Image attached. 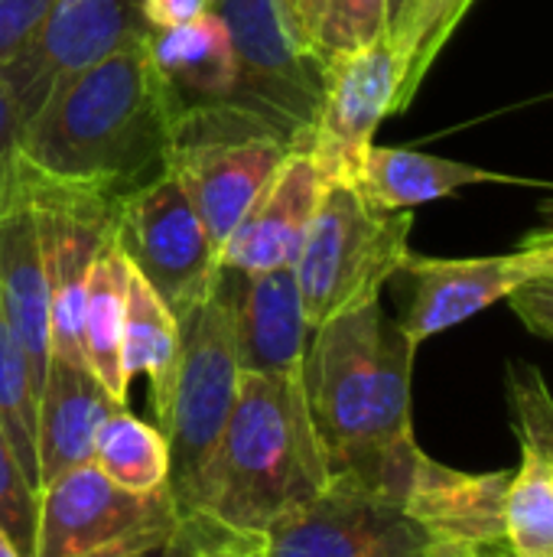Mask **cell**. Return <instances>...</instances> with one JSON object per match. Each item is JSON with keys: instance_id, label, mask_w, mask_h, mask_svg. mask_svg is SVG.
<instances>
[{"instance_id": "cell-10", "label": "cell", "mask_w": 553, "mask_h": 557, "mask_svg": "<svg viewBox=\"0 0 553 557\" xmlns=\"http://www.w3.org/2000/svg\"><path fill=\"white\" fill-rule=\"evenodd\" d=\"M150 33L143 0H55L0 78L26 124L62 82Z\"/></svg>"}, {"instance_id": "cell-27", "label": "cell", "mask_w": 553, "mask_h": 557, "mask_svg": "<svg viewBox=\"0 0 553 557\" xmlns=\"http://www.w3.org/2000/svg\"><path fill=\"white\" fill-rule=\"evenodd\" d=\"M378 39H388V0H323L313 46L326 65Z\"/></svg>"}, {"instance_id": "cell-17", "label": "cell", "mask_w": 553, "mask_h": 557, "mask_svg": "<svg viewBox=\"0 0 553 557\" xmlns=\"http://www.w3.org/2000/svg\"><path fill=\"white\" fill-rule=\"evenodd\" d=\"M117 405L98 379L62 359H52L36 398V483L39 490L75 467L91 463L95 437Z\"/></svg>"}, {"instance_id": "cell-36", "label": "cell", "mask_w": 553, "mask_h": 557, "mask_svg": "<svg viewBox=\"0 0 553 557\" xmlns=\"http://www.w3.org/2000/svg\"><path fill=\"white\" fill-rule=\"evenodd\" d=\"M284 7L290 10L293 23L303 29V36L313 42V36H316V23H319V10H323V0H284Z\"/></svg>"}, {"instance_id": "cell-30", "label": "cell", "mask_w": 553, "mask_h": 557, "mask_svg": "<svg viewBox=\"0 0 553 557\" xmlns=\"http://www.w3.org/2000/svg\"><path fill=\"white\" fill-rule=\"evenodd\" d=\"M29 209V176L23 163V117L0 78V215Z\"/></svg>"}, {"instance_id": "cell-14", "label": "cell", "mask_w": 553, "mask_h": 557, "mask_svg": "<svg viewBox=\"0 0 553 557\" xmlns=\"http://www.w3.org/2000/svg\"><path fill=\"white\" fill-rule=\"evenodd\" d=\"M398 274L411 277V300L404 304L398 326L414 346H420L424 339L447 333L505 300L521 281L531 277V268L521 251L495 258L407 255Z\"/></svg>"}, {"instance_id": "cell-29", "label": "cell", "mask_w": 553, "mask_h": 557, "mask_svg": "<svg viewBox=\"0 0 553 557\" xmlns=\"http://www.w3.org/2000/svg\"><path fill=\"white\" fill-rule=\"evenodd\" d=\"M0 529L10 535V542L23 552V557H33L36 486L29 483L3 428H0Z\"/></svg>"}, {"instance_id": "cell-5", "label": "cell", "mask_w": 553, "mask_h": 557, "mask_svg": "<svg viewBox=\"0 0 553 557\" xmlns=\"http://www.w3.org/2000/svg\"><path fill=\"white\" fill-rule=\"evenodd\" d=\"M225 23L238 85L228 104L261 121L290 150H306L329 65L293 23L284 0H209Z\"/></svg>"}, {"instance_id": "cell-6", "label": "cell", "mask_w": 553, "mask_h": 557, "mask_svg": "<svg viewBox=\"0 0 553 557\" xmlns=\"http://www.w3.org/2000/svg\"><path fill=\"white\" fill-rule=\"evenodd\" d=\"M196 542L202 557H420L437 545L398 499L339 476L254 539Z\"/></svg>"}, {"instance_id": "cell-1", "label": "cell", "mask_w": 553, "mask_h": 557, "mask_svg": "<svg viewBox=\"0 0 553 557\" xmlns=\"http://www.w3.org/2000/svg\"><path fill=\"white\" fill-rule=\"evenodd\" d=\"M147 39L62 82L23 124L29 209L78 202L114 212L124 196L166 173L176 117Z\"/></svg>"}, {"instance_id": "cell-32", "label": "cell", "mask_w": 553, "mask_h": 557, "mask_svg": "<svg viewBox=\"0 0 553 557\" xmlns=\"http://www.w3.org/2000/svg\"><path fill=\"white\" fill-rule=\"evenodd\" d=\"M505 300L512 304V310L531 333L553 339V274H538V277L521 281Z\"/></svg>"}, {"instance_id": "cell-13", "label": "cell", "mask_w": 553, "mask_h": 557, "mask_svg": "<svg viewBox=\"0 0 553 557\" xmlns=\"http://www.w3.org/2000/svg\"><path fill=\"white\" fill-rule=\"evenodd\" d=\"M39 228L42 271L49 287V323H52V359L85 369L81 356V320L85 294L95 255L111 238V215L98 206L78 202H39L33 206Z\"/></svg>"}, {"instance_id": "cell-25", "label": "cell", "mask_w": 553, "mask_h": 557, "mask_svg": "<svg viewBox=\"0 0 553 557\" xmlns=\"http://www.w3.org/2000/svg\"><path fill=\"white\" fill-rule=\"evenodd\" d=\"M505 542L518 557H553V463L535 450L508 480Z\"/></svg>"}, {"instance_id": "cell-34", "label": "cell", "mask_w": 553, "mask_h": 557, "mask_svg": "<svg viewBox=\"0 0 553 557\" xmlns=\"http://www.w3.org/2000/svg\"><path fill=\"white\" fill-rule=\"evenodd\" d=\"M121 557H202V548H199L196 535L189 532V525L183 522V529H179L173 539H166V542H160V545H150V548H140V552H130V555Z\"/></svg>"}, {"instance_id": "cell-16", "label": "cell", "mask_w": 553, "mask_h": 557, "mask_svg": "<svg viewBox=\"0 0 553 557\" xmlns=\"http://www.w3.org/2000/svg\"><path fill=\"white\" fill-rule=\"evenodd\" d=\"M508 480L512 473H460L420 454L401 506L437 545L476 552L505 542Z\"/></svg>"}, {"instance_id": "cell-28", "label": "cell", "mask_w": 553, "mask_h": 557, "mask_svg": "<svg viewBox=\"0 0 553 557\" xmlns=\"http://www.w3.org/2000/svg\"><path fill=\"white\" fill-rule=\"evenodd\" d=\"M508 401L521 447L553 463V395L541 369L508 362Z\"/></svg>"}, {"instance_id": "cell-4", "label": "cell", "mask_w": 553, "mask_h": 557, "mask_svg": "<svg viewBox=\"0 0 553 557\" xmlns=\"http://www.w3.org/2000/svg\"><path fill=\"white\" fill-rule=\"evenodd\" d=\"M414 215L372 209L355 186L329 183L293 261L306 326L381 297V287L411 255Z\"/></svg>"}, {"instance_id": "cell-7", "label": "cell", "mask_w": 553, "mask_h": 557, "mask_svg": "<svg viewBox=\"0 0 553 557\" xmlns=\"http://www.w3.org/2000/svg\"><path fill=\"white\" fill-rule=\"evenodd\" d=\"M179 529L183 512L169 486L130 493L85 463L36 493L33 557H121L160 545Z\"/></svg>"}, {"instance_id": "cell-11", "label": "cell", "mask_w": 553, "mask_h": 557, "mask_svg": "<svg viewBox=\"0 0 553 557\" xmlns=\"http://www.w3.org/2000/svg\"><path fill=\"white\" fill-rule=\"evenodd\" d=\"M401 65L388 39L329 62L326 95L306 140L326 183H352L378 124L394 114Z\"/></svg>"}, {"instance_id": "cell-39", "label": "cell", "mask_w": 553, "mask_h": 557, "mask_svg": "<svg viewBox=\"0 0 553 557\" xmlns=\"http://www.w3.org/2000/svg\"><path fill=\"white\" fill-rule=\"evenodd\" d=\"M404 3H407V0H388V29L394 26V20H398V13L404 10Z\"/></svg>"}, {"instance_id": "cell-19", "label": "cell", "mask_w": 553, "mask_h": 557, "mask_svg": "<svg viewBox=\"0 0 553 557\" xmlns=\"http://www.w3.org/2000/svg\"><path fill=\"white\" fill-rule=\"evenodd\" d=\"M0 310L26 352L29 375L39 395L46 369L52 362V323L33 209H13L0 215Z\"/></svg>"}, {"instance_id": "cell-12", "label": "cell", "mask_w": 553, "mask_h": 557, "mask_svg": "<svg viewBox=\"0 0 553 557\" xmlns=\"http://www.w3.org/2000/svg\"><path fill=\"white\" fill-rule=\"evenodd\" d=\"M215 297L228 313L241 372L300 375L310 326L293 268L264 274L218 268Z\"/></svg>"}, {"instance_id": "cell-8", "label": "cell", "mask_w": 553, "mask_h": 557, "mask_svg": "<svg viewBox=\"0 0 553 557\" xmlns=\"http://www.w3.org/2000/svg\"><path fill=\"white\" fill-rule=\"evenodd\" d=\"M241 385L235 336L222 300L205 297L179 317V359L166 405L153 421L169 444L173 499L186 493L205 457L212 454Z\"/></svg>"}, {"instance_id": "cell-23", "label": "cell", "mask_w": 553, "mask_h": 557, "mask_svg": "<svg viewBox=\"0 0 553 557\" xmlns=\"http://www.w3.org/2000/svg\"><path fill=\"white\" fill-rule=\"evenodd\" d=\"M91 463L117 486L130 493H156L169 486V444L166 434L130 414L127 408H117L104 418L98 437H95V457Z\"/></svg>"}, {"instance_id": "cell-37", "label": "cell", "mask_w": 553, "mask_h": 557, "mask_svg": "<svg viewBox=\"0 0 553 557\" xmlns=\"http://www.w3.org/2000/svg\"><path fill=\"white\" fill-rule=\"evenodd\" d=\"M420 557H473L469 552H460V548H447V545H433L427 555Z\"/></svg>"}, {"instance_id": "cell-2", "label": "cell", "mask_w": 553, "mask_h": 557, "mask_svg": "<svg viewBox=\"0 0 553 557\" xmlns=\"http://www.w3.org/2000/svg\"><path fill=\"white\" fill-rule=\"evenodd\" d=\"M417 346L381 300L310 330L300 385L329 473L401 503L417 457L411 372Z\"/></svg>"}, {"instance_id": "cell-22", "label": "cell", "mask_w": 553, "mask_h": 557, "mask_svg": "<svg viewBox=\"0 0 553 557\" xmlns=\"http://www.w3.org/2000/svg\"><path fill=\"white\" fill-rule=\"evenodd\" d=\"M124 375L127 382L143 375L150 382V408L153 421L160 418L169 382L179 359V320L173 310L153 294V287L130 268L127 284V310H124Z\"/></svg>"}, {"instance_id": "cell-18", "label": "cell", "mask_w": 553, "mask_h": 557, "mask_svg": "<svg viewBox=\"0 0 553 557\" xmlns=\"http://www.w3.org/2000/svg\"><path fill=\"white\" fill-rule=\"evenodd\" d=\"M147 49L169 95L176 121L231 101L238 85V59L225 23L212 10L199 13L183 26L153 29Z\"/></svg>"}, {"instance_id": "cell-33", "label": "cell", "mask_w": 553, "mask_h": 557, "mask_svg": "<svg viewBox=\"0 0 553 557\" xmlns=\"http://www.w3.org/2000/svg\"><path fill=\"white\" fill-rule=\"evenodd\" d=\"M209 10V0H143V16L150 29H169L196 20Z\"/></svg>"}, {"instance_id": "cell-31", "label": "cell", "mask_w": 553, "mask_h": 557, "mask_svg": "<svg viewBox=\"0 0 553 557\" xmlns=\"http://www.w3.org/2000/svg\"><path fill=\"white\" fill-rule=\"evenodd\" d=\"M55 0H0V69L33 39Z\"/></svg>"}, {"instance_id": "cell-26", "label": "cell", "mask_w": 553, "mask_h": 557, "mask_svg": "<svg viewBox=\"0 0 553 557\" xmlns=\"http://www.w3.org/2000/svg\"><path fill=\"white\" fill-rule=\"evenodd\" d=\"M36 385L29 375L26 352L13 336L3 310H0V428L13 444L29 483H36Z\"/></svg>"}, {"instance_id": "cell-24", "label": "cell", "mask_w": 553, "mask_h": 557, "mask_svg": "<svg viewBox=\"0 0 553 557\" xmlns=\"http://www.w3.org/2000/svg\"><path fill=\"white\" fill-rule=\"evenodd\" d=\"M473 3L476 0H407L404 3L394 26L388 29V42L401 65V88H398L394 114L414 101L420 82L427 78L430 65L437 62V55L443 52V46L450 42V36L456 33V26L463 23Z\"/></svg>"}, {"instance_id": "cell-21", "label": "cell", "mask_w": 553, "mask_h": 557, "mask_svg": "<svg viewBox=\"0 0 553 557\" xmlns=\"http://www.w3.org/2000/svg\"><path fill=\"white\" fill-rule=\"evenodd\" d=\"M127 284L130 261L108 238L95 255L85 294V320H81V356L85 369L98 379V385L117 401L127 405V375H124V310H127Z\"/></svg>"}, {"instance_id": "cell-20", "label": "cell", "mask_w": 553, "mask_h": 557, "mask_svg": "<svg viewBox=\"0 0 553 557\" xmlns=\"http://www.w3.org/2000/svg\"><path fill=\"white\" fill-rule=\"evenodd\" d=\"M476 183H525V186H541L535 180L521 176H505L492 173L473 163L407 150V147H378L372 144L355 166V176L349 186L359 189V196L378 209V212H407L414 206L443 199L463 186Z\"/></svg>"}, {"instance_id": "cell-15", "label": "cell", "mask_w": 553, "mask_h": 557, "mask_svg": "<svg viewBox=\"0 0 553 557\" xmlns=\"http://www.w3.org/2000/svg\"><path fill=\"white\" fill-rule=\"evenodd\" d=\"M326 176L306 150H290L280 173L257 196L238 228L218 251V268L241 274H264L293 268L310 219L326 193Z\"/></svg>"}, {"instance_id": "cell-38", "label": "cell", "mask_w": 553, "mask_h": 557, "mask_svg": "<svg viewBox=\"0 0 553 557\" xmlns=\"http://www.w3.org/2000/svg\"><path fill=\"white\" fill-rule=\"evenodd\" d=\"M0 557H23V552L10 542V535L0 529Z\"/></svg>"}, {"instance_id": "cell-3", "label": "cell", "mask_w": 553, "mask_h": 557, "mask_svg": "<svg viewBox=\"0 0 553 557\" xmlns=\"http://www.w3.org/2000/svg\"><path fill=\"white\" fill-rule=\"evenodd\" d=\"M329 483L300 375L241 372L235 408L176 506L202 539H254Z\"/></svg>"}, {"instance_id": "cell-9", "label": "cell", "mask_w": 553, "mask_h": 557, "mask_svg": "<svg viewBox=\"0 0 553 557\" xmlns=\"http://www.w3.org/2000/svg\"><path fill=\"white\" fill-rule=\"evenodd\" d=\"M111 242L176 320L212 297L218 251L169 170L114 206Z\"/></svg>"}, {"instance_id": "cell-35", "label": "cell", "mask_w": 553, "mask_h": 557, "mask_svg": "<svg viewBox=\"0 0 553 557\" xmlns=\"http://www.w3.org/2000/svg\"><path fill=\"white\" fill-rule=\"evenodd\" d=\"M518 251L525 255V261L531 268V277L553 274V228L551 232H531Z\"/></svg>"}]
</instances>
